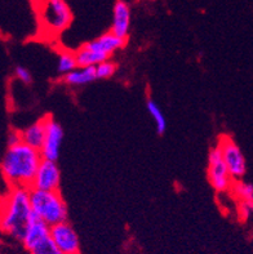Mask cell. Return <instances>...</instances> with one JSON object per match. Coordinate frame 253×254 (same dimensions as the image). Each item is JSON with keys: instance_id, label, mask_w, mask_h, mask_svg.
<instances>
[{"instance_id": "1", "label": "cell", "mask_w": 253, "mask_h": 254, "mask_svg": "<svg viewBox=\"0 0 253 254\" xmlns=\"http://www.w3.org/2000/svg\"><path fill=\"white\" fill-rule=\"evenodd\" d=\"M43 156L39 150L21 142L8 146L0 163V172L9 187L31 189Z\"/></svg>"}, {"instance_id": "2", "label": "cell", "mask_w": 253, "mask_h": 254, "mask_svg": "<svg viewBox=\"0 0 253 254\" xmlns=\"http://www.w3.org/2000/svg\"><path fill=\"white\" fill-rule=\"evenodd\" d=\"M34 212L30 201V189L9 187L8 192L0 197V231L22 242Z\"/></svg>"}, {"instance_id": "3", "label": "cell", "mask_w": 253, "mask_h": 254, "mask_svg": "<svg viewBox=\"0 0 253 254\" xmlns=\"http://www.w3.org/2000/svg\"><path fill=\"white\" fill-rule=\"evenodd\" d=\"M32 212L48 226L68 221V205L60 191H42L30 189Z\"/></svg>"}, {"instance_id": "4", "label": "cell", "mask_w": 253, "mask_h": 254, "mask_svg": "<svg viewBox=\"0 0 253 254\" xmlns=\"http://www.w3.org/2000/svg\"><path fill=\"white\" fill-rule=\"evenodd\" d=\"M35 9L42 29L51 35H60L73 22V12L66 0H43Z\"/></svg>"}, {"instance_id": "5", "label": "cell", "mask_w": 253, "mask_h": 254, "mask_svg": "<svg viewBox=\"0 0 253 254\" xmlns=\"http://www.w3.org/2000/svg\"><path fill=\"white\" fill-rule=\"evenodd\" d=\"M217 147L221 151L222 159L234 181H239L247 172V160L242 148L229 135H221Z\"/></svg>"}, {"instance_id": "6", "label": "cell", "mask_w": 253, "mask_h": 254, "mask_svg": "<svg viewBox=\"0 0 253 254\" xmlns=\"http://www.w3.org/2000/svg\"><path fill=\"white\" fill-rule=\"evenodd\" d=\"M207 172H208L209 184L217 192H226L234 184V180L230 176V172L225 164L221 151L217 146L211 148L209 151Z\"/></svg>"}, {"instance_id": "7", "label": "cell", "mask_w": 253, "mask_h": 254, "mask_svg": "<svg viewBox=\"0 0 253 254\" xmlns=\"http://www.w3.org/2000/svg\"><path fill=\"white\" fill-rule=\"evenodd\" d=\"M45 120V139L43 147L40 150L43 159L57 163L60 154H61L62 142H64L65 132L62 126L56 122L52 116H44Z\"/></svg>"}, {"instance_id": "8", "label": "cell", "mask_w": 253, "mask_h": 254, "mask_svg": "<svg viewBox=\"0 0 253 254\" xmlns=\"http://www.w3.org/2000/svg\"><path fill=\"white\" fill-rule=\"evenodd\" d=\"M51 238L62 254H81L79 236L68 221L52 226Z\"/></svg>"}, {"instance_id": "9", "label": "cell", "mask_w": 253, "mask_h": 254, "mask_svg": "<svg viewBox=\"0 0 253 254\" xmlns=\"http://www.w3.org/2000/svg\"><path fill=\"white\" fill-rule=\"evenodd\" d=\"M60 185H61V171L57 163L43 159L31 189L42 191H60Z\"/></svg>"}, {"instance_id": "10", "label": "cell", "mask_w": 253, "mask_h": 254, "mask_svg": "<svg viewBox=\"0 0 253 254\" xmlns=\"http://www.w3.org/2000/svg\"><path fill=\"white\" fill-rule=\"evenodd\" d=\"M125 44H127V40L118 38L111 31H107L105 34H102V35H99L98 38L93 39V40H90V42L85 43L83 45L86 49L96 52L97 55L105 57L106 60H110V57L115 52L124 48Z\"/></svg>"}, {"instance_id": "11", "label": "cell", "mask_w": 253, "mask_h": 254, "mask_svg": "<svg viewBox=\"0 0 253 254\" xmlns=\"http://www.w3.org/2000/svg\"><path fill=\"white\" fill-rule=\"evenodd\" d=\"M131 6L124 0H116L112 9V22L110 31L118 38L128 40L131 29Z\"/></svg>"}, {"instance_id": "12", "label": "cell", "mask_w": 253, "mask_h": 254, "mask_svg": "<svg viewBox=\"0 0 253 254\" xmlns=\"http://www.w3.org/2000/svg\"><path fill=\"white\" fill-rule=\"evenodd\" d=\"M49 236H51V226H48L44 221H42V219H39L36 216H34V218L30 222L29 227L26 230L25 236H23L21 243H22L23 248L27 252H30L39 243H42L43 240H45Z\"/></svg>"}, {"instance_id": "13", "label": "cell", "mask_w": 253, "mask_h": 254, "mask_svg": "<svg viewBox=\"0 0 253 254\" xmlns=\"http://www.w3.org/2000/svg\"><path fill=\"white\" fill-rule=\"evenodd\" d=\"M45 120L44 118L38 122L30 124L27 128L21 130V135H22V142L27 146L36 150H42L43 143L45 139Z\"/></svg>"}, {"instance_id": "14", "label": "cell", "mask_w": 253, "mask_h": 254, "mask_svg": "<svg viewBox=\"0 0 253 254\" xmlns=\"http://www.w3.org/2000/svg\"><path fill=\"white\" fill-rule=\"evenodd\" d=\"M62 80L70 87H83L97 80L96 67H78L70 74L62 76Z\"/></svg>"}, {"instance_id": "15", "label": "cell", "mask_w": 253, "mask_h": 254, "mask_svg": "<svg viewBox=\"0 0 253 254\" xmlns=\"http://www.w3.org/2000/svg\"><path fill=\"white\" fill-rule=\"evenodd\" d=\"M146 109H148V113L153 118V122L155 123L158 134H164L166 130H167V119H166L163 110L161 109V105L155 100H153V98H148V101H146Z\"/></svg>"}, {"instance_id": "16", "label": "cell", "mask_w": 253, "mask_h": 254, "mask_svg": "<svg viewBox=\"0 0 253 254\" xmlns=\"http://www.w3.org/2000/svg\"><path fill=\"white\" fill-rule=\"evenodd\" d=\"M78 61L75 52L70 51H62L58 56V62H57V71L58 74L65 76V75L70 74L71 71H74L78 68Z\"/></svg>"}, {"instance_id": "17", "label": "cell", "mask_w": 253, "mask_h": 254, "mask_svg": "<svg viewBox=\"0 0 253 254\" xmlns=\"http://www.w3.org/2000/svg\"><path fill=\"white\" fill-rule=\"evenodd\" d=\"M234 196L241 201H253V185L243 181H234L231 186Z\"/></svg>"}, {"instance_id": "18", "label": "cell", "mask_w": 253, "mask_h": 254, "mask_svg": "<svg viewBox=\"0 0 253 254\" xmlns=\"http://www.w3.org/2000/svg\"><path fill=\"white\" fill-rule=\"evenodd\" d=\"M30 254H62L61 251L57 248L56 243L52 240V238H47L42 243H39L36 247L29 252Z\"/></svg>"}, {"instance_id": "19", "label": "cell", "mask_w": 253, "mask_h": 254, "mask_svg": "<svg viewBox=\"0 0 253 254\" xmlns=\"http://www.w3.org/2000/svg\"><path fill=\"white\" fill-rule=\"evenodd\" d=\"M116 66L115 62H112L111 60H107V61L102 62L96 66V75L97 79H101V80H105V79H110L111 76H114V74L116 72Z\"/></svg>"}, {"instance_id": "20", "label": "cell", "mask_w": 253, "mask_h": 254, "mask_svg": "<svg viewBox=\"0 0 253 254\" xmlns=\"http://www.w3.org/2000/svg\"><path fill=\"white\" fill-rule=\"evenodd\" d=\"M14 76L18 79L19 81H22L23 84L29 85V84L32 83V75L29 70L23 66H17L14 68Z\"/></svg>"}, {"instance_id": "21", "label": "cell", "mask_w": 253, "mask_h": 254, "mask_svg": "<svg viewBox=\"0 0 253 254\" xmlns=\"http://www.w3.org/2000/svg\"><path fill=\"white\" fill-rule=\"evenodd\" d=\"M239 214L242 219H248L251 216H253V201H241Z\"/></svg>"}, {"instance_id": "22", "label": "cell", "mask_w": 253, "mask_h": 254, "mask_svg": "<svg viewBox=\"0 0 253 254\" xmlns=\"http://www.w3.org/2000/svg\"><path fill=\"white\" fill-rule=\"evenodd\" d=\"M22 142V135H21V130H16L13 129L10 130L9 135H8V146H14L18 145Z\"/></svg>"}, {"instance_id": "23", "label": "cell", "mask_w": 253, "mask_h": 254, "mask_svg": "<svg viewBox=\"0 0 253 254\" xmlns=\"http://www.w3.org/2000/svg\"><path fill=\"white\" fill-rule=\"evenodd\" d=\"M42 1H43V0H31V3H32V5H34V6H38L39 4L42 3Z\"/></svg>"}]
</instances>
